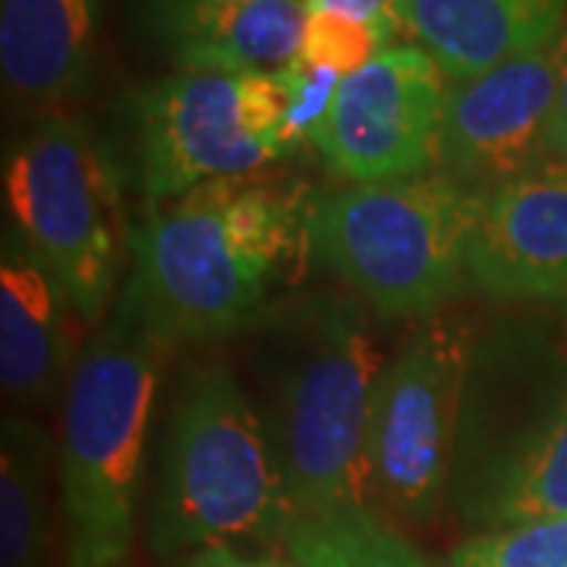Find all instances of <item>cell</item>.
<instances>
[{"label":"cell","instance_id":"1","mask_svg":"<svg viewBox=\"0 0 567 567\" xmlns=\"http://www.w3.org/2000/svg\"><path fill=\"white\" fill-rule=\"evenodd\" d=\"M252 328L262 394L252 404L297 514L293 543L385 520L372 507L365 461L372 398L385 369L372 312L350 293L322 290L271 306Z\"/></svg>","mask_w":567,"mask_h":567},{"label":"cell","instance_id":"2","mask_svg":"<svg viewBox=\"0 0 567 567\" xmlns=\"http://www.w3.org/2000/svg\"><path fill=\"white\" fill-rule=\"evenodd\" d=\"M309 203L259 174L148 203L117 303L164 347L252 328L309 256Z\"/></svg>","mask_w":567,"mask_h":567},{"label":"cell","instance_id":"3","mask_svg":"<svg viewBox=\"0 0 567 567\" xmlns=\"http://www.w3.org/2000/svg\"><path fill=\"white\" fill-rule=\"evenodd\" d=\"M297 514L262 416L221 363L183 375L167 416L148 546L164 561L208 548L284 555Z\"/></svg>","mask_w":567,"mask_h":567},{"label":"cell","instance_id":"4","mask_svg":"<svg viewBox=\"0 0 567 567\" xmlns=\"http://www.w3.org/2000/svg\"><path fill=\"white\" fill-rule=\"evenodd\" d=\"M486 193L439 171L347 183L309 203V256L379 319H429L470 287Z\"/></svg>","mask_w":567,"mask_h":567},{"label":"cell","instance_id":"5","mask_svg":"<svg viewBox=\"0 0 567 567\" xmlns=\"http://www.w3.org/2000/svg\"><path fill=\"white\" fill-rule=\"evenodd\" d=\"M162 353V341L117 303L73 365L58 451L70 567H117L130 555Z\"/></svg>","mask_w":567,"mask_h":567},{"label":"cell","instance_id":"6","mask_svg":"<svg viewBox=\"0 0 567 567\" xmlns=\"http://www.w3.org/2000/svg\"><path fill=\"white\" fill-rule=\"evenodd\" d=\"M7 227L66 287L80 322H102L130 252L121 181L95 133L70 114H44L3 158Z\"/></svg>","mask_w":567,"mask_h":567},{"label":"cell","instance_id":"7","mask_svg":"<svg viewBox=\"0 0 567 567\" xmlns=\"http://www.w3.org/2000/svg\"><path fill=\"white\" fill-rule=\"evenodd\" d=\"M476 334L464 316H429L382 369L365 461L372 507L388 524H429L451 498Z\"/></svg>","mask_w":567,"mask_h":567},{"label":"cell","instance_id":"8","mask_svg":"<svg viewBox=\"0 0 567 567\" xmlns=\"http://www.w3.org/2000/svg\"><path fill=\"white\" fill-rule=\"evenodd\" d=\"M133 158L148 203L287 158L284 92L271 73H174L130 102Z\"/></svg>","mask_w":567,"mask_h":567},{"label":"cell","instance_id":"9","mask_svg":"<svg viewBox=\"0 0 567 567\" xmlns=\"http://www.w3.org/2000/svg\"><path fill=\"white\" fill-rule=\"evenodd\" d=\"M451 80L420 44H391L341 80L312 133L322 164L347 183L435 171Z\"/></svg>","mask_w":567,"mask_h":567},{"label":"cell","instance_id":"10","mask_svg":"<svg viewBox=\"0 0 567 567\" xmlns=\"http://www.w3.org/2000/svg\"><path fill=\"white\" fill-rule=\"evenodd\" d=\"M551 44L473 80L451 82L435 171L476 193H495L546 158L555 111Z\"/></svg>","mask_w":567,"mask_h":567},{"label":"cell","instance_id":"11","mask_svg":"<svg viewBox=\"0 0 567 567\" xmlns=\"http://www.w3.org/2000/svg\"><path fill=\"white\" fill-rule=\"evenodd\" d=\"M470 287L502 300L567 303V162L543 158L488 193L470 246Z\"/></svg>","mask_w":567,"mask_h":567},{"label":"cell","instance_id":"12","mask_svg":"<svg viewBox=\"0 0 567 567\" xmlns=\"http://www.w3.org/2000/svg\"><path fill=\"white\" fill-rule=\"evenodd\" d=\"M76 306L58 275L3 227L0 246V382L13 413L51 404L76 365Z\"/></svg>","mask_w":567,"mask_h":567},{"label":"cell","instance_id":"13","mask_svg":"<svg viewBox=\"0 0 567 567\" xmlns=\"http://www.w3.org/2000/svg\"><path fill=\"white\" fill-rule=\"evenodd\" d=\"M293 0H142V25L181 73H268L300 54Z\"/></svg>","mask_w":567,"mask_h":567},{"label":"cell","instance_id":"14","mask_svg":"<svg viewBox=\"0 0 567 567\" xmlns=\"http://www.w3.org/2000/svg\"><path fill=\"white\" fill-rule=\"evenodd\" d=\"M102 0H0V73L7 102L58 114L92 82Z\"/></svg>","mask_w":567,"mask_h":567},{"label":"cell","instance_id":"15","mask_svg":"<svg viewBox=\"0 0 567 567\" xmlns=\"http://www.w3.org/2000/svg\"><path fill=\"white\" fill-rule=\"evenodd\" d=\"M565 17L567 0H401L398 29L464 82L548 48Z\"/></svg>","mask_w":567,"mask_h":567},{"label":"cell","instance_id":"16","mask_svg":"<svg viewBox=\"0 0 567 567\" xmlns=\"http://www.w3.org/2000/svg\"><path fill=\"white\" fill-rule=\"evenodd\" d=\"M454 507L464 524L483 529L567 517V388L495 473Z\"/></svg>","mask_w":567,"mask_h":567},{"label":"cell","instance_id":"17","mask_svg":"<svg viewBox=\"0 0 567 567\" xmlns=\"http://www.w3.org/2000/svg\"><path fill=\"white\" fill-rule=\"evenodd\" d=\"M51 457L48 432L29 413L7 410L0 432V567H41L48 558Z\"/></svg>","mask_w":567,"mask_h":567},{"label":"cell","instance_id":"18","mask_svg":"<svg viewBox=\"0 0 567 567\" xmlns=\"http://www.w3.org/2000/svg\"><path fill=\"white\" fill-rule=\"evenodd\" d=\"M447 567H567V517L470 536L451 551Z\"/></svg>","mask_w":567,"mask_h":567},{"label":"cell","instance_id":"19","mask_svg":"<svg viewBox=\"0 0 567 567\" xmlns=\"http://www.w3.org/2000/svg\"><path fill=\"white\" fill-rule=\"evenodd\" d=\"M385 48V35L372 22L350 20L341 13H309L300 58L338 76H350Z\"/></svg>","mask_w":567,"mask_h":567},{"label":"cell","instance_id":"20","mask_svg":"<svg viewBox=\"0 0 567 567\" xmlns=\"http://www.w3.org/2000/svg\"><path fill=\"white\" fill-rule=\"evenodd\" d=\"M275 76L281 82L284 92V121H281V142L284 152L290 155L303 140H312L316 126L322 123L328 107L334 102V92L344 76L312 66L300 54L290 63H284L275 70Z\"/></svg>","mask_w":567,"mask_h":567},{"label":"cell","instance_id":"21","mask_svg":"<svg viewBox=\"0 0 567 567\" xmlns=\"http://www.w3.org/2000/svg\"><path fill=\"white\" fill-rule=\"evenodd\" d=\"M398 7L401 0H306V13H341L350 20L372 22L385 35V44H404L398 29Z\"/></svg>","mask_w":567,"mask_h":567},{"label":"cell","instance_id":"22","mask_svg":"<svg viewBox=\"0 0 567 567\" xmlns=\"http://www.w3.org/2000/svg\"><path fill=\"white\" fill-rule=\"evenodd\" d=\"M551 51H555L558 89H555V111H551V123H548L546 158L567 162V17L551 41Z\"/></svg>","mask_w":567,"mask_h":567},{"label":"cell","instance_id":"23","mask_svg":"<svg viewBox=\"0 0 567 567\" xmlns=\"http://www.w3.org/2000/svg\"><path fill=\"white\" fill-rule=\"evenodd\" d=\"M171 567H300L297 561L284 558V555H244V551H230V548H208L196 551L189 558H181Z\"/></svg>","mask_w":567,"mask_h":567},{"label":"cell","instance_id":"24","mask_svg":"<svg viewBox=\"0 0 567 567\" xmlns=\"http://www.w3.org/2000/svg\"><path fill=\"white\" fill-rule=\"evenodd\" d=\"M293 3H303V7H306V0H293Z\"/></svg>","mask_w":567,"mask_h":567}]
</instances>
